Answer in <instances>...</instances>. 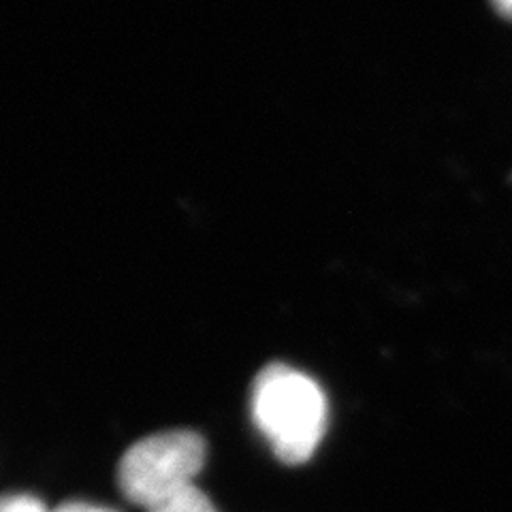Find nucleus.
<instances>
[{
  "instance_id": "nucleus-6",
  "label": "nucleus",
  "mask_w": 512,
  "mask_h": 512,
  "mask_svg": "<svg viewBox=\"0 0 512 512\" xmlns=\"http://www.w3.org/2000/svg\"><path fill=\"white\" fill-rule=\"evenodd\" d=\"M493 7L498 9V13H502L504 18L512 20V0H491Z\"/></svg>"
},
{
  "instance_id": "nucleus-2",
  "label": "nucleus",
  "mask_w": 512,
  "mask_h": 512,
  "mask_svg": "<svg viewBox=\"0 0 512 512\" xmlns=\"http://www.w3.org/2000/svg\"><path fill=\"white\" fill-rule=\"evenodd\" d=\"M205 463V440L188 429L163 431L135 442L118 470L122 493L146 510L184 491Z\"/></svg>"
},
{
  "instance_id": "nucleus-3",
  "label": "nucleus",
  "mask_w": 512,
  "mask_h": 512,
  "mask_svg": "<svg viewBox=\"0 0 512 512\" xmlns=\"http://www.w3.org/2000/svg\"><path fill=\"white\" fill-rule=\"evenodd\" d=\"M148 512H218V510L201 489L190 485L184 491L171 495L169 500L150 508Z\"/></svg>"
},
{
  "instance_id": "nucleus-1",
  "label": "nucleus",
  "mask_w": 512,
  "mask_h": 512,
  "mask_svg": "<svg viewBox=\"0 0 512 512\" xmlns=\"http://www.w3.org/2000/svg\"><path fill=\"white\" fill-rule=\"evenodd\" d=\"M252 419L284 463H306L327 429L323 389L303 372L276 363L256 376Z\"/></svg>"
},
{
  "instance_id": "nucleus-5",
  "label": "nucleus",
  "mask_w": 512,
  "mask_h": 512,
  "mask_svg": "<svg viewBox=\"0 0 512 512\" xmlns=\"http://www.w3.org/2000/svg\"><path fill=\"white\" fill-rule=\"evenodd\" d=\"M52 512H118V510L105 508V506H96V504H88V502H67V504H60Z\"/></svg>"
},
{
  "instance_id": "nucleus-4",
  "label": "nucleus",
  "mask_w": 512,
  "mask_h": 512,
  "mask_svg": "<svg viewBox=\"0 0 512 512\" xmlns=\"http://www.w3.org/2000/svg\"><path fill=\"white\" fill-rule=\"evenodd\" d=\"M0 512H52V510H47L35 495L13 493L0 498Z\"/></svg>"
}]
</instances>
